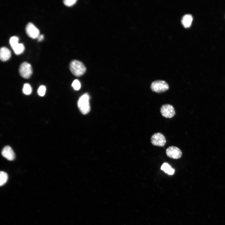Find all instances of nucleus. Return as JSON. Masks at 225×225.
<instances>
[{"instance_id": "nucleus-1", "label": "nucleus", "mask_w": 225, "mask_h": 225, "mask_svg": "<svg viewBox=\"0 0 225 225\" xmlns=\"http://www.w3.org/2000/svg\"><path fill=\"white\" fill-rule=\"evenodd\" d=\"M69 68L71 72L76 77H80L86 72V68L81 62L76 60H72L70 63Z\"/></svg>"}, {"instance_id": "nucleus-2", "label": "nucleus", "mask_w": 225, "mask_h": 225, "mask_svg": "<svg viewBox=\"0 0 225 225\" xmlns=\"http://www.w3.org/2000/svg\"><path fill=\"white\" fill-rule=\"evenodd\" d=\"M90 97L88 94L86 93L79 98L78 102V106L81 112L84 115L88 113L90 110L89 103Z\"/></svg>"}, {"instance_id": "nucleus-3", "label": "nucleus", "mask_w": 225, "mask_h": 225, "mask_svg": "<svg viewBox=\"0 0 225 225\" xmlns=\"http://www.w3.org/2000/svg\"><path fill=\"white\" fill-rule=\"evenodd\" d=\"M169 88L168 84L164 81L158 80L153 82L151 85L152 90L157 93L164 92Z\"/></svg>"}, {"instance_id": "nucleus-4", "label": "nucleus", "mask_w": 225, "mask_h": 225, "mask_svg": "<svg viewBox=\"0 0 225 225\" xmlns=\"http://www.w3.org/2000/svg\"><path fill=\"white\" fill-rule=\"evenodd\" d=\"M19 71L22 78L26 79L29 78L32 72L31 65L26 62H22L20 66Z\"/></svg>"}, {"instance_id": "nucleus-5", "label": "nucleus", "mask_w": 225, "mask_h": 225, "mask_svg": "<svg viewBox=\"0 0 225 225\" xmlns=\"http://www.w3.org/2000/svg\"><path fill=\"white\" fill-rule=\"evenodd\" d=\"M151 141L154 146L163 147L165 145L166 140L163 134L160 132H157L152 135L151 138Z\"/></svg>"}, {"instance_id": "nucleus-6", "label": "nucleus", "mask_w": 225, "mask_h": 225, "mask_svg": "<svg viewBox=\"0 0 225 225\" xmlns=\"http://www.w3.org/2000/svg\"><path fill=\"white\" fill-rule=\"evenodd\" d=\"M166 152L168 157L174 159L179 158L182 155L181 150L178 148L173 146L168 147L166 149Z\"/></svg>"}, {"instance_id": "nucleus-7", "label": "nucleus", "mask_w": 225, "mask_h": 225, "mask_svg": "<svg viewBox=\"0 0 225 225\" xmlns=\"http://www.w3.org/2000/svg\"><path fill=\"white\" fill-rule=\"evenodd\" d=\"M160 112L162 116L166 118H172L175 113L173 107L168 104L163 105L161 108Z\"/></svg>"}, {"instance_id": "nucleus-8", "label": "nucleus", "mask_w": 225, "mask_h": 225, "mask_svg": "<svg viewBox=\"0 0 225 225\" xmlns=\"http://www.w3.org/2000/svg\"><path fill=\"white\" fill-rule=\"evenodd\" d=\"M25 29L27 34L31 38L33 39L38 38L39 35V30L31 22L27 24Z\"/></svg>"}, {"instance_id": "nucleus-9", "label": "nucleus", "mask_w": 225, "mask_h": 225, "mask_svg": "<svg viewBox=\"0 0 225 225\" xmlns=\"http://www.w3.org/2000/svg\"><path fill=\"white\" fill-rule=\"evenodd\" d=\"M2 155L8 160H13L15 158V154L12 148L9 146H6L2 149Z\"/></svg>"}, {"instance_id": "nucleus-10", "label": "nucleus", "mask_w": 225, "mask_h": 225, "mask_svg": "<svg viewBox=\"0 0 225 225\" xmlns=\"http://www.w3.org/2000/svg\"><path fill=\"white\" fill-rule=\"evenodd\" d=\"M11 56L10 51L5 47H1L0 49V58L3 62L6 61L10 58Z\"/></svg>"}, {"instance_id": "nucleus-11", "label": "nucleus", "mask_w": 225, "mask_h": 225, "mask_svg": "<svg viewBox=\"0 0 225 225\" xmlns=\"http://www.w3.org/2000/svg\"><path fill=\"white\" fill-rule=\"evenodd\" d=\"M192 19V17L191 14H186L183 16L182 22L185 27H189L191 24Z\"/></svg>"}, {"instance_id": "nucleus-12", "label": "nucleus", "mask_w": 225, "mask_h": 225, "mask_svg": "<svg viewBox=\"0 0 225 225\" xmlns=\"http://www.w3.org/2000/svg\"><path fill=\"white\" fill-rule=\"evenodd\" d=\"M161 169L165 173L169 175H172L174 172V169L171 168V166L167 163H164L161 167Z\"/></svg>"}, {"instance_id": "nucleus-13", "label": "nucleus", "mask_w": 225, "mask_h": 225, "mask_svg": "<svg viewBox=\"0 0 225 225\" xmlns=\"http://www.w3.org/2000/svg\"><path fill=\"white\" fill-rule=\"evenodd\" d=\"M14 53L16 55L21 54L24 50V47L22 43H18L12 48Z\"/></svg>"}, {"instance_id": "nucleus-14", "label": "nucleus", "mask_w": 225, "mask_h": 225, "mask_svg": "<svg viewBox=\"0 0 225 225\" xmlns=\"http://www.w3.org/2000/svg\"><path fill=\"white\" fill-rule=\"evenodd\" d=\"M8 179V175L7 174L2 171L0 172V185L1 186L3 185L7 181Z\"/></svg>"}, {"instance_id": "nucleus-15", "label": "nucleus", "mask_w": 225, "mask_h": 225, "mask_svg": "<svg viewBox=\"0 0 225 225\" xmlns=\"http://www.w3.org/2000/svg\"><path fill=\"white\" fill-rule=\"evenodd\" d=\"M23 92L26 95H28L31 94L32 92V88L31 86L28 83L24 84L22 88Z\"/></svg>"}, {"instance_id": "nucleus-16", "label": "nucleus", "mask_w": 225, "mask_h": 225, "mask_svg": "<svg viewBox=\"0 0 225 225\" xmlns=\"http://www.w3.org/2000/svg\"><path fill=\"white\" fill-rule=\"evenodd\" d=\"M18 38L16 36L11 37L9 40V43L12 48L18 43Z\"/></svg>"}, {"instance_id": "nucleus-17", "label": "nucleus", "mask_w": 225, "mask_h": 225, "mask_svg": "<svg viewBox=\"0 0 225 225\" xmlns=\"http://www.w3.org/2000/svg\"><path fill=\"white\" fill-rule=\"evenodd\" d=\"M72 86L75 90H78L80 88L81 85L79 81L76 79L73 81Z\"/></svg>"}, {"instance_id": "nucleus-18", "label": "nucleus", "mask_w": 225, "mask_h": 225, "mask_svg": "<svg viewBox=\"0 0 225 225\" xmlns=\"http://www.w3.org/2000/svg\"><path fill=\"white\" fill-rule=\"evenodd\" d=\"M46 91V87L44 85H41L38 90V93L39 95L42 97L44 95Z\"/></svg>"}, {"instance_id": "nucleus-19", "label": "nucleus", "mask_w": 225, "mask_h": 225, "mask_svg": "<svg viewBox=\"0 0 225 225\" xmlns=\"http://www.w3.org/2000/svg\"><path fill=\"white\" fill-rule=\"evenodd\" d=\"M77 1V0H64L63 2L66 6L70 7L74 4Z\"/></svg>"}, {"instance_id": "nucleus-20", "label": "nucleus", "mask_w": 225, "mask_h": 225, "mask_svg": "<svg viewBox=\"0 0 225 225\" xmlns=\"http://www.w3.org/2000/svg\"><path fill=\"white\" fill-rule=\"evenodd\" d=\"M38 41L40 42L42 41L43 38V35H41L39 36L38 37Z\"/></svg>"}]
</instances>
